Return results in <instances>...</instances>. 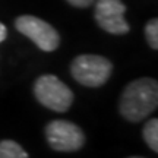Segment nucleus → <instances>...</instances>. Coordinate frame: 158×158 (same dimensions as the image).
I'll return each instance as SVG.
<instances>
[{"instance_id":"7ed1b4c3","label":"nucleus","mask_w":158,"mask_h":158,"mask_svg":"<svg viewBox=\"0 0 158 158\" xmlns=\"http://www.w3.org/2000/svg\"><path fill=\"white\" fill-rule=\"evenodd\" d=\"M34 95L44 107L66 113L73 104V92L54 75H43L34 84Z\"/></svg>"},{"instance_id":"9b49d317","label":"nucleus","mask_w":158,"mask_h":158,"mask_svg":"<svg viewBox=\"0 0 158 158\" xmlns=\"http://www.w3.org/2000/svg\"><path fill=\"white\" fill-rule=\"evenodd\" d=\"M6 37H7V28L0 22V43H2V41H5Z\"/></svg>"},{"instance_id":"39448f33","label":"nucleus","mask_w":158,"mask_h":158,"mask_svg":"<svg viewBox=\"0 0 158 158\" xmlns=\"http://www.w3.org/2000/svg\"><path fill=\"white\" fill-rule=\"evenodd\" d=\"M16 29L28 37L40 50L54 51L60 44V35L48 22L32 15H22L15 21Z\"/></svg>"},{"instance_id":"423d86ee","label":"nucleus","mask_w":158,"mask_h":158,"mask_svg":"<svg viewBox=\"0 0 158 158\" xmlns=\"http://www.w3.org/2000/svg\"><path fill=\"white\" fill-rule=\"evenodd\" d=\"M126 6L122 0H98L95 5V21L100 28L110 34H127L130 27L124 19Z\"/></svg>"},{"instance_id":"f257e3e1","label":"nucleus","mask_w":158,"mask_h":158,"mask_svg":"<svg viewBox=\"0 0 158 158\" xmlns=\"http://www.w3.org/2000/svg\"><path fill=\"white\" fill-rule=\"evenodd\" d=\"M158 106V84L155 79L141 78L126 85L120 95L118 111L127 122L138 123L147 118Z\"/></svg>"},{"instance_id":"f8f14e48","label":"nucleus","mask_w":158,"mask_h":158,"mask_svg":"<svg viewBox=\"0 0 158 158\" xmlns=\"http://www.w3.org/2000/svg\"><path fill=\"white\" fill-rule=\"evenodd\" d=\"M129 158H145V157H136L135 155V157H129Z\"/></svg>"},{"instance_id":"1a4fd4ad","label":"nucleus","mask_w":158,"mask_h":158,"mask_svg":"<svg viewBox=\"0 0 158 158\" xmlns=\"http://www.w3.org/2000/svg\"><path fill=\"white\" fill-rule=\"evenodd\" d=\"M145 37H147L149 47L152 50H157L158 48V19L157 18L151 19L147 23V27H145Z\"/></svg>"},{"instance_id":"f03ea898","label":"nucleus","mask_w":158,"mask_h":158,"mask_svg":"<svg viewBox=\"0 0 158 158\" xmlns=\"http://www.w3.org/2000/svg\"><path fill=\"white\" fill-rule=\"evenodd\" d=\"M113 72V63L98 54H81L70 64V73L78 84L98 88L107 82Z\"/></svg>"},{"instance_id":"20e7f679","label":"nucleus","mask_w":158,"mask_h":158,"mask_svg":"<svg viewBox=\"0 0 158 158\" xmlns=\"http://www.w3.org/2000/svg\"><path fill=\"white\" fill-rule=\"evenodd\" d=\"M44 132L48 145L59 152H73L85 145L82 129L69 120H53L45 126Z\"/></svg>"},{"instance_id":"0eeeda50","label":"nucleus","mask_w":158,"mask_h":158,"mask_svg":"<svg viewBox=\"0 0 158 158\" xmlns=\"http://www.w3.org/2000/svg\"><path fill=\"white\" fill-rule=\"evenodd\" d=\"M0 158H29L27 151L18 142L5 139L0 141Z\"/></svg>"},{"instance_id":"6e6552de","label":"nucleus","mask_w":158,"mask_h":158,"mask_svg":"<svg viewBox=\"0 0 158 158\" xmlns=\"http://www.w3.org/2000/svg\"><path fill=\"white\" fill-rule=\"evenodd\" d=\"M142 135H143V141L147 142V145L154 152H158V120L157 118H151L148 120L143 130H142Z\"/></svg>"},{"instance_id":"9d476101","label":"nucleus","mask_w":158,"mask_h":158,"mask_svg":"<svg viewBox=\"0 0 158 158\" xmlns=\"http://www.w3.org/2000/svg\"><path fill=\"white\" fill-rule=\"evenodd\" d=\"M66 2L75 6V7H88V6L92 5L94 0H66Z\"/></svg>"}]
</instances>
